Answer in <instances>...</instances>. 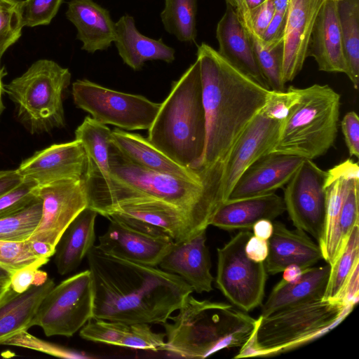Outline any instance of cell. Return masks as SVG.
Listing matches in <instances>:
<instances>
[{
	"label": "cell",
	"instance_id": "cell-1",
	"mask_svg": "<svg viewBox=\"0 0 359 359\" xmlns=\"http://www.w3.org/2000/svg\"><path fill=\"white\" fill-rule=\"evenodd\" d=\"M86 257L94 288L93 318L163 324L194 292L175 274L109 256L96 245Z\"/></svg>",
	"mask_w": 359,
	"mask_h": 359
},
{
	"label": "cell",
	"instance_id": "cell-2",
	"mask_svg": "<svg viewBox=\"0 0 359 359\" xmlns=\"http://www.w3.org/2000/svg\"><path fill=\"white\" fill-rule=\"evenodd\" d=\"M196 55L206 120L202 168L224 161L263 108L270 89L237 69L205 43L198 46Z\"/></svg>",
	"mask_w": 359,
	"mask_h": 359
},
{
	"label": "cell",
	"instance_id": "cell-3",
	"mask_svg": "<svg viewBox=\"0 0 359 359\" xmlns=\"http://www.w3.org/2000/svg\"><path fill=\"white\" fill-rule=\"evenodd\" d=\"M162 324L165 351L185 358H205L219 351L243 346L253 334L257 319L232 305L198 300L189 294Z\"/></svg>",
	"mask_w": 359,
	"mask_h": 359
},
{
	"label": "cell",
	"instance_id": "cell-4",
	"mask_svg": "<svg viewBox=\"0 0 359 359\" xmlns=\"http://www.w3.org/2000/svg\"><path fill=\"white\" fill-rule=\"evenodd\" d=\"M109 162L111 177L139 191V201H157L177 208L197 234L206 230L213 214L224 202L221 188L223 162L212 165L202 180H189L140 167L111 142Z\"/></svg>",
	"mask_w": 359,
	"mask_h": 359
},
{
	"label": "cell",
	"instance_id": "cell-5",
	"mask_svg": "<svg viewBox=\"0 0 359 359\" xmlns=\"http://www.w3.org/2000/svg\"><path fill=\"white\" fill-rule=\"evenodd\" d=\"M149 141L178 164L199 170L205 146L206 120L199 62L196 60L160 104L148 129Z\"/></svg>",
	"mask_w": 359,
	"mask_h": 359
},
{
	"label": "cell",
	"instance_id": "cell-6",
	"mask_svg": "<svg viewBox=\"0 0 359 359\" xmlns=\"http://www.w3.org/2000/svg\"><path fill=\"white\" fill-rule=\"evenodd\" d=\"M353 307L320 299L260 316L253 334L233 358L266 357L291 351L330 331Z\"/></svg>",
	"mask_w": 359,
	"mask_h": 359
},
{
	"label": "cell",
	"instance_id": "cell-7",
	"mask_svg": "<svg viewBox=\"0 0 359 359\" xmlns=\"http://www.w3.org/2000/svg\"><path fill=\"white\" fill-rule=\"evenodd\" d=\"M300 99L282 121L271 152L313 160L325 154L338 133L340 95L328 85L300 88Z\"/></svg>",
	"mask_w": 359,
	"mask_h": 359
},
{
	"label": "cell",
	"instance_id": "cell-8",
	"mask_svg": "<svg viewBox=\"0 0 359 359\" xmlns=\"http://www.w3.org/2000/svg\"><path fill=\"white\" fill-rule=\"evenodd\" d=\"M71 73L53 60L41 59L4 86L14 103L18 119L32 134L65 125L64 94Z\"/></svg>",
	"mask_w": 359,
	"mask_h": 359
},
{
	"label": "cell",
	"instance_id": "cell-9",
	"mask_svg": "<svg viewBox=\"0 0 359 359\" xmlns=\"http://www.w3.org/2000/svg\"><path fill=\"white\" fill-rule=\"evenodd\" d=\"M94 288L88 270L54 285L41 300L31 327L48 337H72L93 318Z\"/></svg>",
	"mask_w": 359,
	"mask_h": 359
},
{
	"label": "cell",
	"instance_id": "cell-10",
	"mask_svg": "<svg viewBox=\"0 0 359 359\" xmlns=\"http://www.w3.org/2000/svg\"><path fill=\"white\" fill-rule=\"evenodd\" d=\"M76 106L96 121L126 130H148L160 107L140 95L107 88L87 79L72 83Z\"/></svg>",
	"mask_w": 359,
	"mask_h": 359
},
{
	"label": "cell",
	"instance_id": "cell-11",
	"mask_svg": "<svg viewBox=\"0 0 359 359\" xmlns=\"http://www.w3.org/2000/svg\"><path fill=\"white\" fill-rule=\"evenodd\" d=\"M252 235L248 230L239 231L217 250V287L232 304L245 312L262 304L267 278L264 262H255L245 254V246Z\"/></svg>",
	"mask_w": 359,
	"mask_h": 359
},
{
	"label": "cell",
	"instance_id": "cell-12",
	"mask_svg": "<svg viewBox=\"0 0 359 359\" xmlns=\"http://www.w3.org/2000/svg\"><path fill=\"white\" fill-rule=\"evenodd\" d=\"M96 245L109 256L140 264L157 266L174 243L164 231L133 218L113 214Z\"/></svg>",
	"mask_w": 359,
	"mask_h": 359
},
{
	"label": "cell",
	"instance_id": "cell-13",
	"mask_svg": "<svg viewBox=\"0 0 359 359\" xmlns=\"http://www.w3.org/2000/svg\"><path fill=\"white\" fill-rule=\"evenodd\" d=\"M327 175L313 160L304 159L285 185L283 198L293 225L314 237L318 244L325 221Z\"/></svg>",
	"mask_w": 359,
	"mask_h": 359
},
{
	"label": "cell",
	"instance_id": "cell-14",
	"mask_svg": "<svg viewBox=\"0 0 359 359\" xmlns=\"http://www.w3.org/2000/svg\"><path fill=\"white\" fill-rule=\"evenodd\" d=\"M37 196L42 202L41 218L29 240L46 242L56 248L68 225L88 206L83 179L39 186Z\"/></svg>",
	"mask_w": 359,
	"mask_h": 359
},
{
	"label": "cell",
	"instance_id": "cell-15",
	"mask_svg": "<svg viewBox=\"0 0 359 359\" xmlns=\"http://www.w3.org/2000/svg\"><path fill=\"white\" fill-rule=\"evenodd\" d=\"M281 123L260 111L236 141L223 161L221 188L224 202L245 170L271 152L278 139Z\"/></svg>",
	"mask_w": 359,
	"mask_h": 359
},
{
	"label": "cell",
	"instance_id": "cell-16",
	"mask_svg": "<svg viewBox=\"0 0 359 359\" xmlns=\"http://www.w3.org/2000/svg\"><path fill=\"white\" fill-rule=\"evenodd\" d=\"M16 170L22 179L33 181L38 186L82 180L86 170V156L81 143L75 140L35 152Z\"/></svg>",
	"mask_w": 359,
	"mask_h": 359
},
{
	"label": "cell",
	"instance_id": "cell-17",
	"mask_svg": "<svg viewBox=\"0 0 359 359\" xmlns=\"http://www.w3.org/2000/svg\"><path fill=\"white\" fill-rule=\"evenodd\" d=\"M304 160L295 155L278 152L264 155L241 175L226 201L273 193L288 182Z\"/></svg>",
	"mask_w": 359,
	"mask_h": 359
},
{
	"label": "cell",
	"instance_id": "cell-18",
	"mask_svg": "<svg viewBox=\"0 0 359 359\" xmlns=\"http://www.w3.org/2000/svg\"><path fill=\"white\" fill-rule=\"evenodd\" d=\"M323 0H290L283 35L282 79L285 84L301 72L313 26Z\"/></svg>",
	"mask_w": 359,
	"mask_h": 359
},
{
	"label": "cell",
	"instance_id": "cell-19",
	"mask_svg": "<svg viewBox=\"0 0 359 359\" xmlns=\"http://www.w3.org/2000/svg\"><path fill=\"white\" fill-rule=\"evenodd\" d=\"M205 231L189 240L174 242L158 265L160 269L182 278L197 293L210 292L214 280L210 273Z\"/></svg>",
	"mask_w": 359,
	"mask_h": 359
},
{
	"label": "cell",
	"instance_id": "cell-20",
	"mask_svg": "<svg viewBox=\"0 0 359 359\" xmlns=\"http://www.w3.org/2000/svg\"><path fill=\"white\" fill-rule=\"evenodd\" d=\"M271 236L268 241V255L264 261L266 272L275 275L290 264L302 269L311 267L321 259L319 245L300 229L290 230L283 223L275 222Z\"/></svg>",
	"mask_w": 359,
	"mask_h": 359
},
{
	"label": "cell",
	"instance_id": "cell-21",
	"mask_svg": "<svg viewBox=\"0 0 359 359\" xmlns=\"http://www.w3.org/2000/svg\"><path fill=\"white\" fill-rule=\"evenodd\" d=\"M308 56L325 72H346L338 14V1H323L315 19Z\"/></svg>",
	"mask_w": 359,
	"mask_h": 359
},
{
	"label": "cell",
	"instance_id": "cell-22",
	"mask_svg": "<svg viewBox=\"0 0 359 359\" xmlns=\"http://www.w3.org/2000/svg\"><path fill=\"white\" fill-rule=\"evenodd\" d=\"M218 53L237 69L269 88L256 58L249 35L235 9L226 4L216 29Z\"/></svg>",
	"mask_w": 359,
	"mask_h": 359
},
{
	"label": "cell",
	"instance_id": "cell-23",
	"mask_svg": "<svg viewBox=\"0 0 359 359\" xmlns=\"http://www.w3.org/2000/svg\"><path fill=\"white\" fill-rule=\"evenodd\" d=\"M79 334L88 341L122 347L154 351H165V333L154 332L147 323H128L93 318L81 327Z\"/></svg>",
	"mask_w": 359,
	"mask_h": 359
},
{
	"label": "cell",
	"instance_id": "cell-24",
	"mask_svg": "<svg viewBox=\"0 0 359 359\" xmlns=\"http://www.w3.org/2000/svg\"><path fill=\"white\" fill-rule=\"evenodd\" d=\"M111 142L132 163L150 170L201 180L212 167L199 170L185 168L164 154L148 139L118 128L111 130Z\"/></svg>",
	"mask_w": 359,
	"mask_h": 359
},
{
	"label": "cell",
	"instance_id": "cell-25",
	"mask_svg": "<svg viewBox=\"0 0 359 359\" xmlns=\"http://www.w3.org/2000/svg\"><path fill=\"white\" fill-rule=\"evenodd\" d=\"M285 211L283 198L273 192L226 201L215 212L209 224L225 231L249 230L257 221H272Z\"/></svg>",
	"mask_w": 359,
	"mask_h": 359
},
{
	"label": "cell",
	"instance_id": "cell-26",
	"mask_svg": "<svg viewBox=\"0 0 359 359\" xmlns=\"http://www.w3.org/2000/svg\"><path fill=\"white\" fill-rule=\"evenodd\" d=\"M66 17L76 28L83 50H105L114 41L115 22L109 11L93 0H69Z\"/></svg>",
	"mask_w": 359,
	"mask_h": 359
},
{
	"label": "cell",
	"instance_id": "cell-27",
	"mask_svg": "<svg viewBox=\"0 0 359 359\" xmlns=\"http://www.w3.org/2000/svg\"><path fill=\"white\" fill-rule=\"evenodd\" d=\"M114 43L123 63L135 71L142 68L148 60H163L171 63L175 50L161 39H154L141 34L133 16L126 14L115 22Z\"/></svg>",
	"mask_w": 359,
	"mask_h": 359
},
{
	"label": "cell",
	"instance_id": "cell-28",
	"mask_svg": "<svg viewBox=\"0 0 359 359\" xmlns=\"http://www.w3.org/2000/svg\"><path fill=\"white\" fill-rule=\"evenodd\" d=\"M330 264L311 266L304 269L297 280L287 282L282 279L272 289L262 305L261 315L266 316L279 310L303 302L323 299Z\"/></svg>",
	"mask_w": 359,
	"mask_h": 359
},
{
	"label": "cell",
	"instance_id": "cell-29",
	"mask_svg": "<svg viewBox=\"0 0 359 359\" xmlns=\"http://www.w3.org/2000/svg\"><path fill=\"white\" fill-rule=\"evenodd\" d=\"M97 212L85 208L68 225L55 250V265L60 275L75 270L94 246L95 222Z\"/></svg>",
	"mask_w": 359,
	"mask_h": 359
},
{
	"label": "cell",
	"instance_id": "cell-30",
	"mask_svg": "<svg viewBox=\"0 0 359 359\" xmlns=\"http://www.w3.org/2000/svg\"><path fill=\"white\" fill-rule=\"evenodd\" d=\"M55 285L49 278L18 293L11 287L0 300V344L15 334L31 327L32 320L46 294Z\"/></svg>",
	"mask_w": 359,
	"mask_h": 359
},
{
	"label": "cell",
	"instance_id": "cell-31",
	"mask_svg": "<svg viewBox=\"0 0 359 359\" xmlns=\"http://www.w3.org/2000/svg\"><path fill=\"white\" fill-rule=\"evenodd\" d=\"M111 130L90 116H86L75 130L86 156L85 178L110 180L109 146Z\"/></svg>",
	"mask_w": 359,
	"mask_h": 359
},
{
	"label": "cell",
	"instance_id": "cell-32",
	"mask_svg": "<svg viewBox=\"0 0 359 359\" xmlns=\"http://www.w3.org/2000/svg\"><path fill=\"white\" fill-rule=\"evenodd\" d=\"M338 14L345 57L346 74L353 88L359 83V0L338 1Z\"/></svg>",
	"mask_w": 359,
	"mask_h": 359
},
{
	"label": "cell",
	"instance_id": "cell-33",
	"mask_svg": "<svg viewBox=\"0 0 359 359\" xmlns=\"http://www.w3.org/2000/svg\"><path fill=\"white\" fill-rule=\"evenodd\" d=\"M359 175L351 177L348 183L336 226L323 259L332 264L344 248L352 229L358 224Z\"/></svg>",
	"mask_w": 359,
	"mask_h": 359
},
{
	"label": "cell",
	"instance_id": "cell-34",
	"mask_svg": "<svg viewBox=\"0 0 359 359\" xmlns=\"http://www.w3.org/2000/svg\"><path fill=\"white\" fill-rule=\"evenodd\" d=\"M359 266V225L351 230L346 242L330 265L323 299L337 301L354 270Z\"/></svg>",
	"mask_w": 359,
	"mask_h": 359
},
{
	"label": "cell",
	"instance_id": "cell-35",
	"mask_svg": "<svg viewBox=\"0 0 359 359\" xmlns=\"http://www.w3.org/2000/svg\"><path fill=\"white\" fill-rule=\"evenodd\" d=\"M160 14L165 30L180 41L194 42L196 38L197 0H164Z\"/></svg>",
	"mask_w": 359,
	"mask_h": 359
},
{
	"label": "cell",
	"instance_id": "cell-36",
	"mask_svg": "<svg viewBox=\"0 0 359 359\" xmlns=\"http://www.w3.org/2000/svg\"><path fill=\"white\" fill-rule=\"evenodd\" d=\"M246 32L269 88L285 90V83L282 79L283 39L266 43L255 32L253 28Z\"/></svg>",
	"mask_w": 359,
	"mask_h": 359
},
{
	"label": "cell",
	"instance_id": "cell-37",
	"mask_svg": "<svg viewBox=\"0 0 359 359\" xmlns=\"http://www.w3.org/2000/svg\"><path fill=\"white\" fill-rule=\"evenodd\" d=\"M42 202L38 197L25 208L0 218V241L20 243L28 241L41 218Z\"/></svg>",
	"mask_w": 359,
	"mask_h": 359
},
{
	"label": "cell",
	"instance_id": "cell-38",
	"mask_svg": "<svg viewBox=\"0 0 359 359\" xmlns=\"http://www.w3.org/2000/svg\"><path fill=\"white\" fill-rule=\"evenodd\" d=\"M36 256L31 250L28 241L20 243L0 241V267L11 274L27 266L41 267L48 262Z\"/></svg>",
	"mask_w": 359,
	"mask_h": 359
},
{
	"label": "cell",
	"instance_id": "cell-39",
	"mask_svg": "<svg viewBox=\"0 0 359 359\" xmlns=\"http://www.w3.org/2000/svg\"><path fill=\"white\" fill-rule=\"evenodd\" d=\"M20 0H0V61L6 50L20 37L23 27Z\"/></svg>",
	"mask_w": 359,
	"mask_h": 359
},
{
	"label": "cell",
	"instance_id": "cell-40",
	"mask_svg": "<svg viewBox=\"0 0 359 359\" xmlns=\"http://www.w3.org/2000/svg\"><path fill=\"white\" fill-rule=\"evenodd\" d=\"M1 344L18 346L38 351L53 356L64 358H88L90 356L66 347L39 339L27 330L15 334Z\"/></svg>",
	"mask_w": 359,
	"mask_h": 359
},
{
	"label": "cell",
	"instance_id": "cell-41",
	"mask_svg": "<svg viewBox=\"0 0 359 359\" xmlns=\"http://www.w3.org/2000/svg\"><path fill=\"white\" fill-rule=\"evenodd\" d=\"M63 0H23L20 13L23 27H33L50 23Z\"/></svg>",
	"mask_w": 359,
	"mask_h": 359
},
{
	"label": "cell",
	"instance_id": "cell-42",
	"mask_svg": "<svg viewBox=\"0 0 359 359\" xmlns=\"http://www.w3.org/2000/svg\"><path fill=\"white\" fill-rule=\"evenodd\" d=\"M38 185L25 180L18 186L0 196V218L18 212L38 198Z\"/></svg>",
	"mask_w": 359,
	"mask_h": 359
},
{
	"label": "cell",
	"instance_id": "cell-43",
	"mask_svg": "<svg viewBox=\"0 0 359 359\" xmlns=\"http://www.w3.org/2000/svg\"><path fill=\"white\" fill-rule=\"evenodd\" d=\"M300 88L292 86L283 91L269 90L262 113L269 118L283 121L300 99Z\"/></svg>",
	"mask_w": 359,
	"mask_h": 359
},
{
	"label": "cell",
	"instance_id": "cell-44",
	"mask_svg": "<svg viewBox=\"0 0 359 359\" xmlns=\"http://www.w3.org/2000/svg\"><path fill=\"white\" fill-rule=\"evenodd\" d=\"M35 265L21 268L11 274V288L16 292L21 293L33 285H41L48 279L47 273L39 270Z\"/></svg>",
	"mask_w": 359,
	"mask_h": 359
},
{
	"label": "cell",
	"instance_id": "cell-45",
	"mask_svg": "<svg viewBox=\"0 0 359 359\" xmlns=\"http://www.w3.org/2000/svg\"><path fill=\"white\" fill-rule=\"evenodd\" d=\"M341 128L350 156H359V118L354 111L346 113L341 121Z\"/></svg>",
	"mask_w": 359,
	"mask_h": 359
},
{
	"label": "cell",
	"instance_id": "cell-46",
	"mask_svg": "<svg viewBox=\"0 0 359 359\" xmlns=\"http://www.w3.org/2000/svg\"><path fill=\"white\" fill-rule=\"evenodd\" d=\"M274 14L275 8L272 0H264L250 10L252 26L258 36H262Z\"/></svg>",
	"mask_w": 359,
	"mask_h": 359
},
{
	"label": "cell",
	"instance_id": "cell-47",
	"mask_svg": "<svg viewBox=\"0 0 359 359\" xmlns=\"http://www.w3.org/2000/svg\"><path fill=\"white\" fill-rule=\"evenodd\" d=\"M287 14L276 13L262 35V39L266 43L283 39Z\"/></svg>",
	"mask_w": 359,
	"mask_h": 359
},
{
	"label": "cell",
	"instance_id": "cell-48",
	"mask_svg": "<svg viewBox=\"0 0 359 359\" xmlns=\"http://www.w3.org/2000/svg\"><path fill=\"white\" fill-rule=\"evenodd\" d=\"M268 251V241L253 234L248 238L245 246L246 255L255 262H264Z\"/></svg>",
	"mask_w": 359,
	"mask_h": 359
},
{
	"label": "cell",
	"instance_id": "cell-49",
	"mask_svg": "<svg viewBox=\"0 0 359 359\" xmlns=\"http://www.w3.org/2000/svg\"><path fill=\"white\" fill-rule=\"evenodd\" d=\"M358 271L359 266L354 270L350 276L337 301H340L345 304H351L353 306L357 304L359 299Z\"/></svg>",
	"mask_w": 359,
	"mask_h": 359
},
{
	"label": "cell",
	"instance_id": "cell-50",
	"mask_svg": "<svg viewBox=\"0 0 359 359\" xmlns=\"http://www.w3.org/2000/svg\"><path fill=\"white\" fill-rule=\"evenodd\" d=\"M22 180L17 170H0V196L18 186Z\"/></svg>",
	"mask_w": 359,
	"mask_h": 359
},
{
	"label": "cell",
	"instance_id": "cell-51",
	"mask_svg": "<svg viewBox=\"0 0 359 359\" xmlns=\"http://www.w3.org/2000/svg\"><path fill=\"white\" fill-rule=\"evenodd\" d=\"M225 1L235 9L245 30L252 27L250 9L245 0H225Z\"/></svg>",
	"mask_w": 359,
	"mask_h": 359
},
{
	"label": "cell",
	"instance_id": "cell-52",
	"mask_svg": "<svg viewBox=\"0 0 359 359\" xmlns=\"http://www.w3.org/2000/svg\"><path fill=\"white\" fill-rule=\"evenodd\" d=\"M33 253L39 258L48 259L55 253L56 248L46 242L29 240Z\"/></svg>",
	"mask_w": 359,
	"mask_h": 359
},
{
	"label": "cell",
	"instance_id": "cell-53",
	"mask_svg": "<svg viewBox=\"0 0 359 359\" xmlns=\"http://www.w3.org/2000/svg\"><path fill=\"white\" fill-rule=\"evenodd\" d=\"M252 229L253 230V235L268 241L273 233V222L269 219H261L257 221Z\"/></svg>",
	"mask_w": 359,
	"mask_h": 359
},
{
	"label": "cell",
	"instance_id": "cell-54",
	"mask_svg": "<svg viewBox=\"0 0 359 359\" xmlns=\"http://www.w3.org/2000/svg\"><path fill=\"white\" fill-rule=\"evenodd\" d=\"M304 269L297 264H290L283 271V279L290 282L298 279L302 274Z\"/></svg>",
	"mask_w": 359,
	"mask_h": 359
},
{
	"label": "cell",
	"instance_id": "cell-55",
	"mask_svg": "<svg viewBox=\"0 0 359 359\" xmlns=\"http://www.w3.org/2000/svg\"><path fill=\"white\" fill-rule=\"evenodd\" d=\"M11 273L0 267V300L10 288Z\"/></svg>",
	"mask_w": 359,
	"mask_h": 359
},
{
	"label": "cell",
	"instance_id": "cell-56",
	"mask_svg": "<svg viewBox=\"0 0 359 359\" xmlns=\"http://www.w3.org/2000/svg\"><path fill=\"white\" fill-rule=\"evenodd\" d=\"M275 12L286 15L289 8L290 0H272Z\"/></svg>",
	"mask_w": 359,
	"mask_h": 359
},
{
	"label": "cell",
	"instance_id": "cell-57",
	"mask_svg": "<svg viewBox=\"0 0 359 359\" xmlns=\"http://www.w3.org/2000/svg\"><path fill=\"white\" fill-rule=\"evenodd\" d=\"M6 74V72L4 69V67H1L0 65V116L2 114L4 109H5V107L4 105L3 101H2V96L3 94L5 93L4 90V85L3 83V77Z\"/></svg>",
	"mask_w": 359,
	"mask_h": 359
},
{
	"label": "cell",
	"instance_id": "cell-58",
	"mask_svg": "<svg viewBox=\"0 0 359 359\" xmlns=\"http://www.w3.org/2000/svg\"><path fill=\"white\" fill-rule=\"evenodd\" d=\"M323 1H325V0H323ZM334 1H341V0H334Z\"/></svg>",
	"mask_w": 359,
	"mask_h": 359
}]
</instances>
